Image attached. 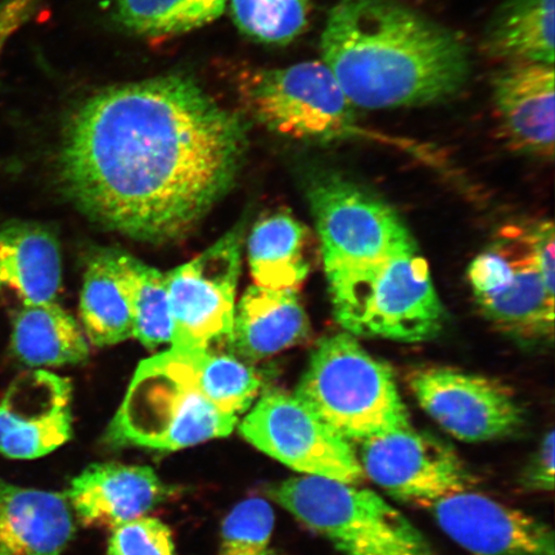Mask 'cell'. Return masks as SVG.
Returning a JSON list of instances; mask_svg holds the SVG:
<instances>
[{
  "label": "cell",
  "instance_id": "cell-1",
  "mask_svg": "<svg viewBox=\"0 0 555 555\" xmlns=\"http://www.w3.org/2000/svg\"><path fill=\"white\" fill-rule=\"evenodd\" d=\"M246 127L183 76L101 90L69 117L62 186L96 223L131 238L182 237L237 176Z\"/></svg>",
  "mask_w": 555,
  "mask_h": 555
},
{
  "label": "cell",
  "instance_id": "cell-2",
  "mask_svg": "<svg viewBox=\"0 0 555 555\" xmlns=\"http://www.w3.org/2000/svg\"><path fill=\"white\" fill-rule=\"evenodd\" d=\"M321 51L347 99L364 109L448 101L470 76L463 41L397 0H338Z\"/></svg>",
  "mask_w": 555,
  "mask_h": 555
},
{
  "label": "cell",
  "instance_id": "cell-3",
  "mask_svg": "<svg viewBox=\"0 0 555 555\" xmlns=\"http://www.w3.org/2000/svg\"><path fill=\"white\" fill-rule=\"evenodd\" d=\"M327 280L337 322L352 335L420 343L442 328V305L414 240Z\"/></svg>",
  "mask_w": 555,
  "mask_h": 555
},
{
  "label": "cell",
  "instance_id": "cell-4",
  "mask_svg": "<svg viewBox=\"0 0 555 555\" xmlns=\"http://www.w3.org/2000/svg\"><path fill=\"white\" fill-rule=\"evenodd\" d=\"M237 423L238 416L220 412L201 393L190 353L171 347L139 364L107 441L176 451L227 437Z\"/></svg>",
  "mask_w": 555,
  "mask_h": 555
},
{
  "label": "cell",
  "instance_id": "cell-5",
  "mask_svg": "<svg viewBox=\"0 0 555 555\" xmlns=\"http://www.w3.org/2000/svg\"><path fill=\"white\" fill-rule=\"evenodd\" d=\"M295 397L351 443L411 427L390 367L346 333L318 344Z\"/></svg>",
  "mask_w": 555,
  "mask_h": 555
},
{
  "label": "cell",
  "instance_id": "cell-6",
  "mask_svg": "<svg viewBox=\"0 0 555 555\" xmlns=\"http://www.w3.org/2000/svg\"><path fill=\"white\" fill-rule=\"evenodd\" d=\"M267 494L344 555H437L411 520L359 485L296 476Z\"/></svg>",
  "mask_w": 555,
  "mask_h": 555
},
{
  "label": "cell",
  "instance_id": "cell-7",
  "mask_svg": "<svg viewBox=\"0 0 555 555\" xmlns=\"http://www.w3.org/2000/svg\"><path fill=\"white\" fill-rule=\"evenodd\" d=\"M240 92L249 113L275 133L318 142L360 133L356 106L322 61L247 73Z\"/></svg>",
  "mask_w": 555,
  "mask_h": 555
},
{
  "label": "cell",
  "instance_id": "cell-8",
  "mask_svg": "<svg viewBox=\"0 0 555 555\" xmlns=\"http://www.w3.org/2000/svg\"><path fill=\"white\" fill-rule=\"evenodd\" d=\"M468 281L478 308L496 328L524 341L553 338L554 294L539 272L525 227L504 229L472 261Z\"/></svg>",
  "mask_w": 555,
  "mask_h": 555
},
{
  "label": "cell",
  "instance_id": "cell-9",
  "mask_svg": "<svg viewBox=\"0 0 555 555\" xmlns=\"http://www.w3.org/2000/svg\"><path fill=\"white\" fill-rule=\"evenodd\" d=\"M309 196L327 274L376 262L413 241L392 207L338 173H319Z\"/></svg>",
  "mask_w": 555,
  "mask_h": 555
},
{
  "label": "cell",
  "instance_id": "cell-10",
  "mask_svg": "<svg viewBox=\"0 0 555 555\" xmlns=\"http://www.w3.org/2000/svg\"><path fill=\"white\" fill-rule=\"evenodd\" d=\"M243 439L301 474L360 485L364 474L352 443L304 402L282 391L263 395L240 425Z\"/></svg>",
  "mask_w": 555,
  "mask_h": 555
},
{
  "label": "cell",
  "instance_id": "cell-11",
  "mask_svg": "<svg viewBox=\"0 0 555 555\" xmlns=\"http://www.w3.org/2000/svg\"><path fill=\"white\" fill-rule=\"evenodd\" d=\"M243 229L228 232L189 262L166 273L172 349L204 351L231 337L242 261Z\"/></svg>",
  "mask_w": 555,
  "mask_h": 555
},
{
  "label": "cell",
  "instance_id": "cell-12",
  "mask_svg": "<svg viewBox=\"0 0 555 555\" xmlns=\"http://www.w3.org/2000/svg\"><path fill=\"white\" fill-rule=\"evenodd\" d=\"M360 446L363 474L399 502L428 509L440 499L475 485L453 447L412 426Z\"/></svg>",
  "mask_w": 555,
  "mask_h": 555
},
{
  "label": "cell",
  "instance_id": "cell-13",
  "mask_svg": "<svg viewBox=\"0 0 555 555\" xmlns=\"http://www.w3.org/2000/svg\"><path fill=\"white\" fill-rule=\"evenodd\" d=\"M409 386L423 411L457 440H501L525 425L515 393L495 379L431 366L414 372Z\"/></svg>",
  "mask_w": 555,
  "mask_h": 555
},
{
  "label": "cell",
  "instance_id": "cell-14",
  "mask_svg": "<svg viewBox=\"0 0 555 555\" xmlns=\"http://www.w3.org/2000/svg\"><path fill=\"white\" fill-rule=\"evenodd\" d=\"M72 382L57 374L27 371L0 400V454L37 460L73 437Z\"/></svg>",
  "mask_w": 555,
  "mask_h": 555
},
{
  "label": "cell",
  "instance_id": "cell-15",
  "mask_svg": "<svg viewBox=\"0 0 555 555\" xmlns=\"http://www.w3.org/2000/svg\"><path fill=\"white\" fill-rule=\"evenodd\" d=\"M428 511L440 529L472 555H555L551 526L480 492H456Z\"/></svg>",
  "mask_w": 555,
  "mask_h": 555
},
{
  "label": "cell",
  "instance_id": "cell-16",
  "mask_svg": "<svg viewBox=\"0 0 555 555\" xmlns=\"http://www.w3.org/2000/svg\"><path fill=\"white\" fill-rule=\"evenodd\" d=\"M554 65L513 62L498 72L492 96L506 147L541 159L554 157Z\"/></svg>",
  "mask_w": 555,
  "mask_h": 555
},
{
  "label": "cell",
  "instance_id": "cell-17",
  "mask_svg": "<svg viewBox=\"0 0 555 555\" xmlns=\"http://www.w3.org/2000/svg\"><path fill=\"white\" fill-rule=\"evenodd\" d=\"M170 495L154 469L121 463L92 464L66 492L81 524L111 530L147 515Z\"/></svg>",
  "mask_w": 555,
  "mask_h": 555
},
{
  "label": "cell",
  "instance_id": "cell-18",
  "mask_svg": "<svg viewBox=\"0 0 555 555\" xmlns=\"http://www.w3.org/2000/svg\"><path fill=\"white\" fill-rule=\"evenodd\" d=\"M66 494L0 478V555H62L75 533Z\"/></svg>",
  "mask_w": 555,
  "mask_h": 555
},
{
  "label": "cell",
  "instance_id": "cell-19",
  "mask_svg": "<svg viewBox=\"0 0 555 555\" xmlns=\"http://www.w3.org/2000/svg\"><path fill=\"white\" fill-rule=\"evenodd\" d=\"M310 322L296 289L254 286L234 310L231 337L233 356L246 362L267 359L305 341Z\"/></svg>",
  "mask_w": 555,
  "mask_h": 555
},
{
  "label": "cell",
  "instance_id": "cell-20",
  "mask_svg": "<svg viewBox=\"0 0 555 555\" xmlns=\"http://www.w3.org/2000/svg\"><path fill=\"white\" fill-rule=\"evenodd\" d=\"M61 284V248L50 229L30 221L0 225V295L24 307L55 302Z\"/></svg>",
  "mask_w": 555,
  "mask_h": 555
},
{
  "label": "cell",
  "instance_id": "cell-21",
  "mask_svg": "<svg viewBox=\"0 0 555 555\" xmlns=\"http://www.w3.org/2000/svg\"><path fill=\"white\" fill-rule=\"evenodd\" d=\"M79 311L85 335L96 347L133 337V309L119 249H101L89 259Z\"/></svg>",
  "mask_w": 555,
  "mask_h": 555
},
{
  "label": "cell",
  "instance_id": "cell-22",
  "mask_svg": "<svg viewBox=\"0 0 555 555\" xmlns=\"http://www.w3.org/2000/svg\"><path fill=\"white\" fill-rule=\"evenodd\" d=\"M13 356L35 367L75 365L89 358L85 331L57 302L29 305L12 324Z\"/></svg>",
  "mask_w": 555,
  "mask_h": 555
},
{
  "label": "cell",
  "instance_id": "cell-23",
  "mask_svg": "<svg viewBox=\"0 0 555 555\" xmlns=\"http://www.w3.org/2000/svg\"><path fill=\"white\" fill-rule=\"evenodd\" d=\"M555 0H504L490 20L483 48L491 57L554 65Z\"/></svg>",
  "mask_w": 555,
  "mask_h": 555
},
{
  "label": "cell",
  "instance_id": "cell-24",
  "mask_svg": "<svg viewBox=\"0 0 555 555\" xmlns=\"http://www.w3.org/2000/svg\"><path fill=\"white\" fill-rule=\"evenodd\" d=\"M307 231L288 214L278 212L262 219L249 234V270L256 286L296 289L307 280Z\"/></svg>",
  "mask_w": 555,
  "mask_h": 555
},
{
  "label": "cell",
  "instance_id": "cell-25",
  "mask_svg": "<svg viewBox=\"0 0 555 555\" xmlns=\"http://www.w3.org/2000/svg\"><path fill=\"white\" fill-rule=\"evenodd\" d=\"M186 352L198 390L215 408L238 416L253 406L259 397L261 379L246 360L212 349Z\"/></svg>",
  "mask_w": 555,
  "mask_h": 555
},
{
  "label": "cell",
  "instance_id": "cell-26",
  "mask_svg": "<svg viewBox=\"0 0 555 555\" xmlns=\"http://www.w3.org/2000/svg\"><path fill=\"white\" fill-rule=\"evenodd\" d=\"M227 0H117L116 18L129 31L166 38L220 17Z\"/></svg>",
  "mask_w": 555,
  "mask_h": 555
},
{
  "label": "cell",
  "instance_id": "cell-27",
  "mask_svg": "<svg viewBox=\"0 0 555 555\" xmlns=\"http://www.w3.org/2000/svg\"><path fill=\"white\" fill-rule=\"evenodd\" d=\"M121 262L133 309V337L149 350L171 343L172 314L165 274L122 251Z\"/></svg>",
  "mask_w": 555,
  "mask_h": 555
},
{
  "label": "cell",
  "instance_id": "cell-28",
  "mask_svg": "<svg viewBox=\"0 0 555 555\" xmlns=\"http://www.w3.org/2000/svg\"><path fill=\"white\" fill-rule=\"evenodd\" d=\"M234 23L247 37L288 44L307 30L310 0H231Z\"/></svg>",
  "mask_w": 555,
  "mask_h": 555
},
{
  "label": "cell",
  "instance_id": "cell-29",
  "mask_svg": "<svg viewBox=\"0 0 555 555\" xmlns=\"http://www.w3.org/2000/svg\"><path fill=\"white\" fill-rule=\"evenodd\" d=\"M274 522L269 502L261 498L241 502L224 519L219 555H278L270 546Z\"/></svg>",
  "mask_w": 555,
  "mask_h": 555
},
{
  "label": "cell",
  "instance_id": "cell-30",
  "mask_svg": "<svg viewBox=\"0 0 555 555\" xmlns=\"http://www.w3.org/2000/svg\"><path fill=\"white\" fill-rule=\"evenodd\" d=\"M107 555H176V544L168 526L143 516L113 530Z\"/></svg>",
  "mask_w": 555,
  "mask_h": 555
},
{
  "label": "cell",
  "instance_id": "cell-31",
  "mask_svg": "<svg viewBox=\"0 0 555 555\" xmlns=\"http://www.w3.org/2000/svg\"><path fill=\"white\" fill-rule=\"evenodd\" d=\"M554 431L547 433L537 453L520 476V486L527 491L552 492L554 490Z\"/></svg>",
  "mask_w": 555,
  "mask_h": 555
},
{
  "label": "cell",
  "instance_id": "cell-32",
  "mask_svg": "<svg viewBox=\"0 0 555 555\" xmlns=\"http://www.w3.org/2000/svg\"><path fill=\"white\" fill-rule=\"evenodd\" d=\"M529 238L533 258L538 263L539 272L543 276L547 289L554 294L555 287V234L551 221L525 227Z\"/></svg>",
  "mask_w": 555,
  "mask_h": 555
},
{
  "label": "cell",
  "instance_id": "cell-33",
  "mask_svg": "<svg viewBox=\"0 0 555 555\" xmlns=\"http://www.w3.org/2000/svg\"><path fill=\"white\" fill-rule=\"evenodd\" d=\"M41 0H2L0 2V55L7 41L37 11Z\"/></svg>",
  "mask_w": 555,
  "mask_h": 555
}]
</instances>
